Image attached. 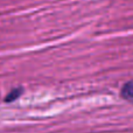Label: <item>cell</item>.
Returning <instances> with one entry per match:
<instances>
[{
  "mask_svg": "<svg viewBox=\"0 0 133 133\" xmlns=\"http://www.w3.org/2000/svg\"><path fill=\"white\" fill-rule=\"evenodd\" d=\"M122 97L124 99L133 103V82H129L122 88Z\"/></svg>",
  "mask_w": 133,
  "mask_h": 133,
  "instance_id": "6da1fadb",
  "label": "cell"
},
{
  "mask_svg": "<svg viewBox=\"0 0 133 133\" xmlns=\"http://www.w3.org/2000/svg\"><path fill=\"white\" fill-rule=\"evenodd\" d=\"M22 91H23L22 88H15V89H13L8 95H7V97L5 98V102H7V103H12V102L16 101V99L21 96Z\"/></svg>",
  "mask_w": 133,
  "mask_h": 133,
  "instance_id": "7a4b0ae2",
  "label": "cell"
}]
</instances>
